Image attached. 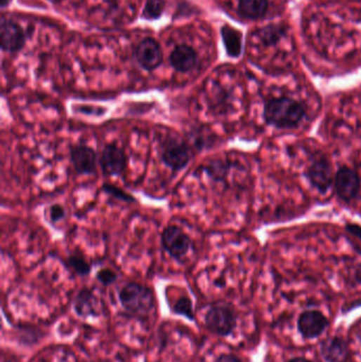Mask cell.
<instances>
[{"label":"cell","mask_w":361,"mask_h":362,"mask_svg":"<svg viewBox=\"0 0 361 362\" xmlns=\"http://www.w3.org/2000/svg\"><path fill=\"white\" fill-rule=\"evenodd\" d=\"M264 119L266 123L279 130H293L306 118V106L297 100L288 97L271 99L265 104Z\"/></svg>","instance_id":"obj_1"},{"label":"cell","mask_w":361,"mask_h":362,"mask_svg":"<svg viewBox=\"0 0 361 362\" xmlns=\"http://www.w3.org/2000/svg\"><path fill=\"white\" fill-rule=\"evenodd\" d=\"M119 300L125 311L133 315H147L155 307L153 291L143 285L129 283L119 293Z\"/></svg>","instance_id":"obj_2"},{"label":"cell","mask_w":361,"mask_h":362,"mask_svg":"<svg viewBox=\"0 0 361 362\" xmlns=\"http://www.w3.org/2000/svg\"><path fill=\"white\" fill-rule=\"evenodd\" d=\"M204 324L213 334L227 337L237 328V315L228 305H213L206 311Z\"/></svg>","instance_id":"obj_3"},{"label":"cell","mask_w":361,"mask_h":362,"mask_svg":"<svg viewBox=\"0 0 361 362\" xmlns=\"http://www.w3.org/2000/svg\"><path fill=\"white\" fill-rule=\"evenodd\" d=\"M160 157L173 170L185 168L191 160V149L183 139L169 137L160 145Z\"/></svg>","instance_id":"obj_4"},{"label":"cell","mask_w":361,"mask_h":362,"mask_svg":"<svg viewBox=\"0 0 361 362\" xmlns=\"http://www.w3.org/2000/svg\"><path fill=\"white\" fill-rule=\"evenodd\" d=\"M334 182L336 194L344 203L354 201L360 192V178L355 170L348 166H342L337 170Z\"/></svg>","instance_id":"obj_5"},{"label":"cell","mask_w":361,"mask_h":362,"mask_svg":"<svg viewBox=\"0 0 361 362\" xmlns=\"http://www.w3.org/2000/svg\"><path fill=\"white\" fill-rule=\"evenodd\" d=\"M306 177L310 185L322 194L331 188L335 179L331 162L324 157L318 158L308 166Z\"/></svg>","instance_id":"obj_6"},{"label":"cell","mask_w":361,"mask_h":362,"mask_svg":"<svg viewBox=\"0 0 361 362\" xmlns=\"http://www.w3.org/2000/svg\"><path fill=\"white\" fill-rule=\"evenodd\" d=\"M162 245L171 257L181 260L191 246L190 237L176 226H169L162 233Z\"/></svg>","instance_id":"obj_7"},{"label":"cell","mask_w":361,"mask_h":362,"mask_svg":"<svg viewBox=\"0 0 361 362\" xmlns=\"http://www.w3.org/2000/svg\"><path fill=\"white\" fill-rule=\"evenodd\" d=\"M329 326V320L318 311H306L298 320V330L306 339H314L321 336Z\"/></svg>","instance_id":"obj_8"},{"label":"cell","mask_w":361,"mask_h":362,"mask_svg":"<svg viewBox=\"0 0 361 362\" xmlns=\"http://www.w3.org/2000/svg\"><path fill=\"white\" fill-rule=\"evenodd\" d=\"M136 58L142 68L154 70L162 63V51L159 43L153 39H145L136 49Z\"/></svg>","instance_id":"obj_9"},{"label":"cell","mask_w":361,"mask_h":362,"mask_svg":"<svg viewBox=\"0 0 361 362\" xmlns=\"http://www.w3.org/2000/svg\"><path fill=\"white\" fill-rule=\"evenodd\" d=\"M74 307L80 317H99L103 313L104 304L91 289L83 288L74 299Z\"/></svg>","instance_id":"obj_10"},{"label":"cell","mask_w":361,"mask_h":362,"mask_svg":"<svg viewBox=\"0 0 361 362\" xmlns=\"http://www.w3.org/2000/svg\"><path fill=\"white\" fill-rule=\"evenodd\" d=\"M126 156L124 152L114 145H107L102 151L100 164L104 174L118 176L126 168Z\"/></svg>","instance_id":"obj_11"},{"label":"cell","mask_w":361,"mask_h":362,"mask_svg":"<svg viewBox=\"0 0 361 362\" xmlns=\"http://www.w3.org/2000/svg\"><path fill=\"white\" fill-rule=\"evenodd\" d=\"M1 47L7 52H18L24 47L26 37L24 31L11 20L4 18L0 25Z\"/></svg>","instance_id":"obj_12"},{"label":"cell","mask_w":361,"mask_h":362,"mask_svg":"<svg viewBox=\"0 0 361 362\" xmlns=\"http://www.w3.org/2000/svg\"><path fill=\"white\" fill-rule=\"evenodd\" d=\"M320 353L327 362H348L350 347L341 337H329L320 345Z\"/></svg>","instance_id":"obj_13"},{"label":"cell","mask_w":361,"mask_h":362,"mask_svg":"<svg viewBox=\"0 0 361 362\" xmlns=\"http://www.w3.org/2000/svg\"><path fill=\"white\" fill-rule=\"evenodd\" d=\"M71 161L79 174L93 175L97 170V155L91 147L77 145L71 149Z\"/></svg>","instance_id":"obj_14"},{"label":"cell","mask_w":361,"mask_h":362,"mask_svg":"<svg viewBox=\"0 0 361 362\" xmlns=\"http://www.w3.org/2000/svg\"><path fill=\"white\" fill-rule=\"evenodd\" d=\"M171 65L179 72H189L197 64V54L189 46H178L171 54Z\"/></svg>","instance_id":"obj_15"},{"label":"cell","mask_w":361,"mask_h":362,"mask_svg":"<svg viewBox=\"0 0 361 362\" xmlns=\"http://www.w3.org/2000/svg\"><path fill=\"white\" fill-rule=\"evenodd\" d=\"M239 10L244 18L260 20L268 10V0H239Z\"/></svg>","instance_id":"obj_16"},{"label":"cell","mask_w":361,"mask_h":362,"mask_svg":"<svg viewBox=\"0 0 361 362\" xmlns=\"http://www.w3.org/2000/svg\"><path fill=\"white\" fill-rule=\"evenodd\" d=\"M222 35L229 55L232 58L239 56L242 52V36L239 32L230 27L225 26L222 29Z\"/></svg>","instance_id":"obj_17"},{"label":"cell","mask_w":361,"mask_h":362,"mask_svg":"<svg viewBox=\"0 0 361 362\" xmlns=\"http://www.w3.org/2000/svg\"><path fill=\"white\" fill-rule=\"evenodd\" d=\"M284 33H285V30L282 27L271 25V26L263 28L258 35L264 45L270 46L277 43L283 37Z\"/></svg>","instance_id":"obj_18"},{"label":"cell","mask_w":361,"mask_h":362,"mask_svg":"<svg viewBox=\"0 0 361 362\" xmlns=\"http://www.w3.org/2000/svg\"><path fill=\"white\" fill-rule=\"evenodd\" d=\"M173 311L176 315H181L188 319L194 321L195 320V315H194L193 303L191 299L188 297H181L177 300L174 307H173Z\"/></svg>","instance_id":"obj_19"},{"label":"cell","mask_w":361,"mask_h":362,"mask_svg":"<svg viewBox=\"0 0 361 362\" xmlns=\"http://www.w3.org/2000/svg\"><path fill=\"white\" fill-rule=\"evenodd\" d=\"M164 7H166L164 0H147V5L144 8L143 16L147 20H158L162 18Z\"/></svg>","instance_id":"obj_20"},{"label":"cell","mask_w":361,"mask_h":362,"mask_svg":"<svg viewBox=\"0 0 361 362\" xmlns=\"http://www.w3.org/2000/svg\"><path fill=\"white\" fill-rule=\"evenodd\" d=\"M68 264L69 267L72 268L80 276H87L91 270L89 263L80 255H71L68 259Z\"/></svg>","instance_id":"obj_21"},{"label":"cell","mask_w":361,"mask_h":362,"mask_svg":"<svg viewBox=\"0 0 361 362\" xmlns=\"http://www.w3.org/2000/svg\"><path fill=\"white\" fill-rule=\"evenodd\" d=\"M47 217L50 224H55L66 218V210L58 203L50 206L47 210Z\"/></svg>","instance_id":"obj_22"},{"label":"cell","mask_w":361,"mask_h":362,"mask_svg":"<svg viewBox=\"0 0 361 362\" xmlns=\"http://www.w3.org/2000/svg\"><path fill=\"white\" fill-rule=\"evenodd\" d=\"M103 191L107 193V194L116 197V199H121V201H127V203H133V201H135V199H133L131 195L123 192L121 189L112 186V185H105V186L103 187Z\"/></svg>","instance_id":"obj_23"},{"label":"cell","mask_w":361,"mask_h":362,"mask_svg":"<svg viewBox=\"0 0 361 362\" xmlns=\"http://www.w3.org/2000/svg\"><path fill=\"white\" fill-rule=\"evenodd\" d=\"M97 279L104 286H110V284L116 282L118 276H117L116 272L105 268V269H101L98 272Z\"/></svg>","instance_id":"obj_24"},{"label":"cell","mask_w":361,"mask_h":362,"mask_svg":"<svg viewBox=\"0 0 361 362\" xmlns=\"http://www.w3.org/2000/svg\"><path fill=\"white\" fill-rule=\"evenodd\" d=\"M215 362H244L241 358L237 357V355L233 354H223V355L218 356V359L215 360Z\"/></svg>","instance_id":"obj_25"},{"label":"cell","mask_w":361,"mask_h":362,"mask_svg":"<svg viewBox=\"0 0 361 362\" xmlns=\"http://www.w3.org/2000/svg\"><path fill=\"white\" fill-rule=\"evenodd\" d=\"M346 230L354 235V236L358 237L361 241V227L358 224H350L346 226Z\"/></svg>","instance_id":"obj_26"},{"label":"cell","mask_w":361,"mask_h":362,"mask_svg":"<svg viewBox=\"0 0 361 362\" xmlns=\"http://www.w3.org/2000/svg\"><path fill=\"white\" fill-rule=\"evenodd\" d=\"M287 362H312L306 358H294V359L288 360Z\"/></svg>","instance_id":"obj_27"}]
</instances>
